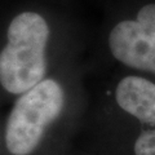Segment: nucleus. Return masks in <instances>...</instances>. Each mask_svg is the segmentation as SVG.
<instances>
[{"mask_svg": "<svg viewBox=\"0 0 155 155\" xmlns=\"http://www.w3.org/2000/svg\"><path fill=\"white\" fill-rule=\"evenodd\" d=\"M48 36L49 27L40 14L23 12L12 19L0 52V84L7 92L23 94L44 80Z\"/></svg>", "mask_w": 155, "mask_h": 155, "instance_id": "nucleus-1", "label": "nucleus"}, {"mask_svg": "<svg viewBox=\"0 0 155 155\" xmlns=\"http://www.w3.org/2000/svg\"><path fill=\"white\" fill-rule=\"evenodd\" d=\"M65 94L61 85L44 79L16 101L5 125V146L12 155H30L45 129L61 114Z\"/></svg>", "mask_w": 155, "mask_h": 155, "instance_id": "nucleus-2", "label": "nucleus"}, {"mask_svg": "<svg viewBox=\"0 0 155 155\" xmlns=\"http://www.w3.org/2000/svg\"><path fill=\"white\" fill-rule=\"evenodd\" d=\"M113 56L132 69L155 74V4H147L136 21H122L110 32Z\"/></svg>", "mask_w": 155, "mask_h": 155, "instance_id": "nucleus-3", "label": "nucleus"}, {"mask_svg": "<svg viewBox=\"0 0 155 155\" xmlns=\"http://www.w3.org/2000/svg\"><path fill=\"white\" fill-rule=\"evenodd\" d=\"M115 97L124 111L153 127L138 136L134 154L155 155V84L140 76H127L119 81Z\"/></svg>", "mask_w": 155, "mask_h": 155, "instance_id": "nucleus-4", "label": "nucleus"}]
</instances>
